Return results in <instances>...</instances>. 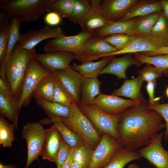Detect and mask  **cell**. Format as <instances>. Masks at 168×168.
Masks as SVG:
<instances>
[{
    "label": "cell",
    "mask_w": 168,
    "mask_h": 168,
    "mask_svg": "<svg viewBox=\"0 0 168 168\" xmlns=\"http://www.w3.org/2000/svg\"><path fill=\"white\" fill-rule=\"evenodd\" d=\"M143 80L139 75L130 80H126L122 86L111 94L129 98L137 102L146 101L141 92Z\"/></svg>",
    "instance_id": "cell-23"
},
{
    "label": "cell",
    "mask_w": 168,
    "mask_h": 168,
    "mask_svg": "<svg viewBox=\"0 0 168 168\" xmlns=\"http://www.w3.org/2000/svg\"><path fill=\"white\" fill-rule=\"evenodd\" d=\"M44 22L49 26H57L62 22V17L57 12L52 11L47 13L44 17Z\"/></svg>",
    "instance_id": "cell-45"
},
{
    "label": "cell",
    "mask_w": 168,
    "mask_h": 168,
    "mask_svg": "<svg viewBox=\"0 0 168 168\" xmlns=\"http://www.w3.org/2000/svg\"><path fill=\"white\" fill-rule=\"evenodd\" d=\"M140 103L132 100L102 93L96 97L92 102L104 111L114 115H119L128 108Z\"/></svg>",
    "instance_id": "cell-14"
},
{
    "label": "cell",
    "mask_w": 168,
    "mask_h": 168,
    "mask_svg": "<svg viewBox=\"0 0 168 168\" xmlns=\"http://www.w3.org/2000/svg\"><path fill=\"white\" fill-rule=\"evenodd\" d=\"M138 18L124 21H109L105 26L96 30L95 34L102 37L116 34L135 35L134 27Z\"/></svg>",
    "instance_id": "cell-24"
},
{
    "label": "cell",
    "mask_w": 168,
    "mask_h": 168,
    "mask_svg": "<svg viewBox=\"0 0 168 168\" xmlns=\"http://www.w3.org/2000/svg\"><path fill=\"white\" fill-rule=\"evenodd\" d=\"M46 114L58 129L63 140L71 148H76L84 143L77 134L69 129L57 116Z\"/></svg>",
    "instance_id": "cell-27"
},
{
    "label": "cell",
    "mask_w": 168,
    "mask_h": 168,
    "mask_svg": "<svg viewBox=\"0 0 168 168\" xmlns=\"http://www.w3.org/2000/svg\"><path fill=\"white\" fill-rule=\"evenodd\" d=\"M162 74H163L165 76L168 77V70L162 73Z\"/></svg>",
    "instance_id": "cell-54"
},
{
    "label": "cell",
    "mask_w": 168,
    "mask_h": 168,
    "mask_svg": "<svg viewBox=\"0 0 168 168\" xmlns=\"http://www.w3.org/2000/svg\"><path fill=\"white\" fill-rule=\"evenodd\" d=\"M35 48L28 50L15 45L6 62V82L13 97L18 100L29 60L36 54Z\"/></svg>",
    "instance_id": "cell-2"
},
{
    "label": "cell",
    "mask_w": 168,
    "mask_h": 168,
    "mask_svg": "<svg viewBox=\"0 0 168 168\" xmlns=\"http://www.w3.org/2000/svg\"><path fill=\"white\" fill-rule=\"evenodd\" d=\"M141 53L148 56H153L160 54H168V46L161 47L154 51L142 52Z\"/></svg>",
    "instance_id": "cell-48"
},
{
    "label": "cell",
    "mask_w": 168,
    "mask_h": 168,
    "mask_svg": "<svg viewBox=\"0 0 168 168\" xmlns=\"http://www.w3.org/2000/svg\"><path fill=\"white\" fill-rule=\"evenodd\" d=\"M165 94L166 96L168 98V86L166 88V91Z\"/></svg>",
    "instance_id": "cell-55"
},
{
    "label": "cell",
    "mask_w": 168,
    "mask_h": 168,
    "mask_svg": "<svg viewBox=\"0 0 168 168\" xmlns=\"http://www.w3.org/2000/svg\"><path fill=\"white\" fill-rule=\"evenodd\" d=\"M161 5L163 12L168 19V0H161Z\"/></svg>",
    "instance_id": "cell-50"
},
{
    "label": "cell",
    "mask_w": 168,
    "mask_h": 168,
    "mask_svg": "<svg viewBox=\"0 0 168 168\" xmlns=\"http://www.w3.org/2000/svg\"><path fill=\"white\" fill-rule=\"evenodd\" d=\"M33 96L37 104L44 110L45 113L64 118L70 117L72 114L73 107L66 106L53 101L45 100L35 93Z\"/></svg>",
    "instance_id": "cell-28"
},
{
    "label": "cell",
    "mask_w": 168,
    "mask_h": 168,
    "mask_svg": "<svg viewBox=\"0 0 168 168\" xmlns=\"http://www.w3.org/2000/svg\"><path fill=\"white\" fill-rule=\"evenodd\" d=\"M54 73L78 105L80 100L83 77L79 72L70 68L67 69L57 70Z\"/></svg>",
    "instance_id": "cell-17"
},
{
    "label": "cell",
    "mask_w": 168,
    "mask_h": 168,
    "mask_svg": "<svg viewBox=\"0 0 168 168\" xmlns=\"http://www.w3.org/2000/svg\"><path fill=\"white\" fill-rule=\"evenodd\" d=\"M141 156L137 151H132L124 147H121L109 162L102 168H124L128 163L139 160Z\"/></svg>",
    "instance_id": "cell-29"
},
{
    "label": "cell",
    "mask_w": 168,
    "mask_h": 168,
    "mask_svg": "<svg viewBox=\"0 0 168 168\" xmlns=\"http://www.w3.org/2000/svg\"><path fill=\"white\" fill-rule=\"evenodd\" d=\"M54 74L44 68L34 57L29 60L26 70L21 94L18 99L21 109L28 105L40 80L45 76Z\"/></svg>",
    "instance_id": "cell-8"
},
{
    "label": "cell",
    "mask_w": 168,
    "mask_h": 168,
    "mask_svg": "<svg viewBox=\"0 0 168 168\" xmlns=\"http://www.w3.org/2000/svg\"><path fill=\"white\" fill-rule=\"evenodd\" d=\"M9 25L6 30L0 31V69L2 70L5 69V60L8 47Z\"/></svg>",
    "instance_id": "cell-42"
},
{
    "label": "cell",
    "mask_w": 168,
    "mask_h": 168,
    "mask_svg": "<svg viewBox=\"0 0 168 168\" xmlns=\"http://www.w3.org/2000/svg\"><path fill=\"white\" fill-rule=\"evenodd\" d=\"M46 129L40 123H27L21 130L22 136L26 141L27 159L25 168H29L32 162L38 160L45 140Z\"/></svg>",
    "instance_id": "cell-7"
},
{
    "label": "cell",
    "mask_w": 168,
    "mask_h": 168,
    "mask_svg": "<svg viewBox=\"0 0 168 168\" xmlns=\"http://www.w3.org/2000/svg\"><path fill=\"white\" fill-rule=\"evenodd\" d=\"M148 105L147 101L142 102L119 115L117 130L123 147L136 151L148 145L166 128L163 117Z\"/></svg>",
    "instance_id": "cell-1"
},
{
    "label": "cell",
    "mask_w": 168,
    "mask_h": 168,
    "mask_svg": "<svg viewBox=\"0 0 168 168\" xmlns=\"http://www.w3.org/2000/svg\"><path fill=\"white\" fill-rule=\"evenodd\" d=\"M91 8L80 21L82 30L95 32L105 26L109 21L103 16L100 6V0H89Z\"/></svg>",
    "instance_id": "cell-18"
},
{
    "label": "cell",
    "mask_w": 168,
    "mask_h": 168,
    "mask_svg": "<svg viewBox=\"0 0 168 168\" xmlns=\"http://www.w3.org/2000/svg\"><path fill=\"white\" fill-rule=\"evenodd\" d=\"M123 147L120 142L108 134L103 133L100 142L93 150L88 168H102L104 167Z\"/></svg>",
    "instance_id": "cell-9"
},
{
    "label": "cell",
    "mask_w": 168,
    "mask_h": 168,
    "mask_svg": "<svg viewBox=\"0 0 168 168\" xmlns=\"http://www.w3.org/2000/svg\"><path fill=\"white\" fill-rule=\"evenodd\" d=\"M156 85V80L147 82L146 86L147 91L149 96V104H152L159 102L160 97L155 98L154 90Z\"/></svg>",
    "instance_id": "cell-46"
},
{
    "label": "cell",
    "mask_w": 168,
    "mask_h": 168,
    "mask_svg": "<svg viewBox=\"0 0 168 168\" xmlns=\"http://www.w3.org/2000/svg\"><path fill=\"white\" fill-rule=\"evenodd\" d=\"M94 150L90 146L85 143L73 149V161L83 168H88Z\"/></svg>",
    "instance_id": "cell-36"
},
{
    "label": "cell",
    "mask_w": 168,
    "mask_h": 168,
    "mask_svg": "<svg viewBox=\"0 0 168 168\" xmlns=\"http://www.w3.org/2000/svg\"><path fill=\"white\" fill-rule=\"evenodd\" d=\"M65 35L60 27L45 26L38 29L29 30L22 34L17 43L21 48L31 50L41 42L48 39H56Z\"/></svg>",
    "instance_id": "cell-11"
},
{
    "label": "cell",
    "mask_w": 168,
    "mask_h": 168,
    "mask_svg": "<svg viewBox=\"0 0 168 168\" xmlns=\"http://www.w3.org/2000/svg\"><path fill=\"white\" fill-rule=\"evenodd\" d=\"M71 150L70 147L62 138L57 156L56 163L57 168H62L67 159Z\"/></svg>",
    "instance_id": "cell-44"
},
{
    "label": "cell",
    "mask_w": 168,
    "mask_h": 168,
    "mask_svg": "<svg viewBox=\"0 0 168 168\" xmlns=\"http://www.w3.org/2000/svg\"><path fill=\"white\" fill-rule=\"evenodd\" d=\"M57 78L54 74L43 78L37 84L34 93L43 100L53 101V96Z\"/></svg>",
    "instance_id": "cell-30"
},
{
    "label": "cell",
    "mask_w": 168,
    "mask_h": 168,
    "mask_svg": "<svg viewBox=\"0 0 168 168\" xmlns=\"http://www.w3.org/2000/svg\"><path fill=\"white\" fill-rule=\"evenodd\" d=\"M101 83L97 78L83 77L80 100L78 105L92 104L95 98L102 94L100 90Z\"/></svg>",
    "instance_id": "cell-26"
},
{
    "label": "cell",
    "mask_w": 168,
    "mask_h": 168,
    "mask_svg": "<svg viewBox=\"0 0 168 168\" xmlns=\"http://www.w3.org/2000/svg\"><path fill=\"white\" fill-rule=\"evenodd\" d=\"M118 51L105 41L103 37L96 34L89 38L83 45L82 63L107 56Z\"/></svg>",
    "instance_id": "cell-12"
},
{
    "label": "cell",
    "mask_w": 168,
    "mask_h": 168,
    "mask_svg": "<svg viewBox=\"0 0 168 168\" xmlns=\"http://www.w3.org/2000/svg\"><path fill=\"white\" fill-rule=\"evenodd\" d=\"M71 168H83L80 165L75 162L73 161L72 163Z\"/></svg>",
    "instance_id": "cell-52"
},
{
    "label": "cell",
    "mask_w": 168,
    "mask_h": 168,
    "mask_svg": "<svg viewBox=\"0 0 168 168\" xmlns=\"http://www.w3.org/2000/svg\"><path fill=\"white\" fill-rule=\"evenodd\" d=\"M62 137L53 124L46 129V136L40 156L44 160L56 163L57 154Z\"/></svg>",
    "instance_id": "cell-20"
},
{
    "label": "cell",
    "mask_w": 168,
    "mask_h": 168,
    "mask_svg": "<svg viewBox=\"0 0 168 168\" xmlns=\"http://www.w3.org/2000/svg\"><path fill=\"white\" fill-rule=\"evenodd\" d=\"M134 58L141 64L146 63L153 65L159 72L163 73L168 70V54L148 56L140 53L134 54Z\"/></svg>",
    "instance_id": "cell-33"
},
{
    "label": "cell",
    "mask_w": 168,
    "mask_h": 168,
    "mask_svg": "<svg viewBox=\"0 0 168 168\" xmlns=\"http://www.w3.org/2000/svg\"><path fill=\"white\" fill-rule=\"evenodd\" d=\"M113 56L104 57L96 62L90 61L81 64H73L70 68L79 72L84 78H97L102 70L114 58Z\"/></svg>",
    "instance_id": "cell-25"
},
{
    "label": "cell",
    "mask_w": 168,
    "mask_h": 168,
    "mask_svg": "<svg viewBox=\"0 0 168 168\" xmlns=\"http://www.w3.org/2000/svg\"><path fill=\"white\" fill-rule=\"evenodd\" d=\"M164 133H159L147 145L137 151L141 156L156 168H168V151L164 148L161 141Z\"/></svg>",
    "instance_id": "cell-10"
},
{
    "label": "cell",
    "mask_w": 168,
    "mask_h": 168,
    "mask_svg": "<svg viewBox=\"0 0 168 168\" xmlns=\"http://www.w3.org/2000/svg\"><path fill=\"white\" fill-rule=\"evenodd\" d=\"M91 7L89 0H76L72 13L68 20L74 24H79Z\"/></svg>",
    "instance_id": "cell-39"
},
{
    "label": "cell",
    "mask_w": 168,
    "mask_h": 168,
    "mask_svg": "<svg viewBox=\"0 0 168 168\" xmlns=\"http://www.w3.org/2000/svg\"><path fill=\"white\" fill-rule=\"evenodd\" d=\"M159 12L152 13L138 17L134 27L135 35H149L157 21Z\"/></svg>",
    "instance_id": "cell-32"
},
{
    "label": "cell",
    "mask_w": 168,
    "mask_h": 168,
    "mask_svg": "<svg viewBox=\"0 0 168 168\" xmlns=\"http://www.w3.org/2000/svg\"><path fill=\"white\" fill-rule=\"evenodd\" d=\"M167 139L168 140V139Z\"/></svg>",
    "instance_id": "cell-56"
},
{
    "label": "cell",
    "mask_w": 168,
    "mask_h": 168,
    "mask_svg": "<svg viewBox=\"0 0 168 168\" xmlns=\"http://www.w3.org/2000/svg\"><path fill=\"white\" fill-rule=\"evenodd\" d=\"M73 149L71 148L69 156L67 159L63 164L62 168H71L72 163L73 161Z\"/></svg>",
    "instance_id": "cell-49"
},
{
    "label": "cell",
    "mask_w": 168,
    "mask_h": 168,
    "mask_svg": "<svg viewBox=\"0 0 168 168\" xmlns=\"http://www.w3.org/2000/svg\"><path fill=\"white\" fill-rule=\"evenodd\" d=\"M104 40L118 51L124 49L136 39V35L116 34L103 37Z\"/></svg>",
    "instance_id": "cell-37"
},
{
    "label": "cell",
    "mask_w": 168,
    "mask_h": 168,
    "mask_svg": "<svg viewBox=\"0 0 168 168\" xmlns=\"http://www.w3.org/2000/svg\"><path fill=\"white\" fill-rule=\"evenodd\" d=\"M96 35L95 32L82 30L76 35H66L48 40L43 46L46 53L58 51L72 53L76 59L82 61L83 56V47L86 41Z\"/></svg>",
    "instance_id": "cell-5"
},
{
    "label": "cell",
    "mask_w": 168,
    "mask_h": 168,
    "mask_svg": "<svg viewBox=\"0 0 168 168\" xmlns=\"http://www.w3.org/2000/svg\"><path fill=\"white\" fill-rule=\"evenodd\" d=\"M56 0H10L0 2L1 11L18 15L21 22L37 20L45 12L53 11Z\"/></svg>",
    "instance_id": "cell-3"
},
{
    "label": "cell",
    "mask_w": 168,
    "mask_h": 168,
    "mask_svg": "<svg viewBox=\"0 0 168 168\" xmlns=\"http://www.w3.org/2000/svg\"><path fill=\"white\" fill-rule=\"evenodd\" d=\"M12 16L2 11L0 12V31L4 30L7 29Z\"/></svg>",
    "instance_id": "cell-47"
},
{
    "label": "cell",
    "mask_w": 168,
    "mask_h": 168,
    "mask_svg": "<svg viewBox=\"0 0 168 168\" xmlns=\"http://www.w3.org/2000/svg\"><path fill=\"white\" fill-rule=\"evenodd\" d=\"M136 39L125 48L108 55V56L125 54L141 53L155 50L168 46V41L149 35H137Z\"/></svg>",
    "instance_id": "cell-16"
},
{
    "label": "cell",
    "mask_w": 168,
    "mask_h": 168,
    "mask_svg": "<svg viewBox=\"0 0 168 168\" xmlns=\"http://www.w3.org/2000/svg\"><path fill=\"white\" fill-rule=\"evenodd\" d=\"M20 108L18 100L12 95L7 82L0 78V114L18 127V120Z\"/></svg>",
    "instance_id": "cell-13"
},
{
    "label": "cell",
    "mask_w": 168,
    "mask_h": 168,
    "mask_svg": "<svg viewBox=\"0 0 168 168\" xmlns=\"http://www.w3.org/2000/svg\"><path fill=\"white\" fill-rule=\"evenodd\" d=\"M81 111L99 132L106 133L119 142L117 130L119 115H114L104 111L93 104L79 105Z\"/></svg>",
    "instance_id": "cell-6"
},
{
    "label": "cell",
    "mask_w": 168,
    "mask_h": 168,
    "mask_svg": "<svg viewBox=\"0 0 168 168\" xmlns=\"http://www.w3.org/2000/svg\"><path fill=\"white\" fill-rule=\"evenodd\" d=\"M21 23L17 15L12 16L9 25L8 33V47L5 63L16 44L19 42L22 34L20 32V26Z\"/></svg>",
    "instance_id": "cell-31"
},
{
    "label": "cell",
    "mask_w": 168,
    "mask_h": 168,
    "mask_svg": "<svg viewBox=\"0 0 168 168\" xmlns=\"http://www.w3.org/2000/svg\"><path fill=\"white\" fill-rule=\"evenodd\" d=\"M34 58L44 68L54 73L57 70L69 68L71 62L76 59L73 53L67 51L36 54Z\"/></svg>",
    "instance_id": "cell-15"
},
{
    "label": "cell",
    "mask_w": 168,
    "mask_h": 168,
    "mask_svg": "<svg viewBox=\"0 0 168 168\" xmlns=\"http://www.w3.org/2000/svg\"><path fill=\"white\" fill-rule=\"evenodd\" d=\"M140 62L133 57L132 54H128L122 57L114 58L102 70L100 74H109L117 76L118 80L126 79V71L132 65L139 66Z\"/></svg>",
    "instance_id": "cell-22"
},
{
    "label": "cell",
    "mask_w": 168,
    "mask_h": 168,
    "mask_svg": "<svg viewBox=\"0 0 168 168\" xmlns=\"http://www.w3.org/2000/svg\"><path fill=\"white\" fill-rule=\"evenodd\" d=\"M0 168H17V166L15 164H7L6 165L0 162Z\"/></svg>",
    "instance_id": "cell-51"
},
{
    "label": "cell",
    "mask_w": 168,
    "mask_h": 168,
    "mask_svg": "<svg viewBox=\"0 0 168 168\" xmlns=\"http://www.w3.org/2000/svg\"><path fill=\"white\" fill-rule=\"evenodd\" d=\"M148 107L158 113L163 118L166 125L164 134V137L168 138V103L160 104L158 102L152 104H148Z\"/></svg>",
    "instance_id": "cell-43"
},
{
    "label": "cell",
    "mask_w": 168,
    "mask_h": 168,
    "mask_svg": "<svg viewBox=\"0 0 168 168\" xmlns=\"http://www.w3.org/2000/svg\"><path fill=\"white\" fill-rule=\"evenodd\" d=\"M148 35L168 41V19L163 11L159 12L157 21Z\"/></svg>",
    "instance_id": "cell-38"
},
{
    "label": "cell",
    "mask_w": 168,
    "mask_h": 168,
    "mask_svg": "<svg viewBox=\"0 0 168 168\" xmlns=\"http://www.w3.org/2000/svg\"><path fill=\"white\" fill-rule=\"evenodd\" d=\"M143 81L148 82L162 77V73L159 72L154 66L147 64L138 71Z\"/></svg>",
    "instance_id": "cell-41"
},
{
    "label": "cell",
    "mask_w": 168,
    "mask_h": 168,
    "mask_svg": "<svg viewBox=\"0 0 168 168\" xmlns=\"http://www.w3.org/2000/svg\"><path fill=\"white\" fill-rule=\"evenodd\" d=\"M57 117L69 129L77 134L85 144L93 150L95 149L102 136L81 111L78 105L73 107L72 114L70 117Z\"/></svg>",
    "instance_id": "cell-4"
},
{
    "label": "cell",
    "mask_w": 168,
    "mask_h": 168,
    "mask_svg": "<svg viewBox=\"0 0 168 168\" xmlns=\"http://www.w3.org/2000/svg\"><path fill=\"white\" fill-rule=\"evenodd\" d=\"M137 0H100V4L102 15L108 21H119Z\"/></svg>",
    "instance_id": "cell-19"
},
{
    "label": "cell",
    "mask_w": 168,
    "mask_h": 168,
    "mask_svg": "<svg viewBox=\"0 0 168 168\" xmlns=\"http://www.w3.org/2000/svg\"><path fill=\"white\" fill-rule=\"evenodd\" d=\"M161 1L138 0L119 21H124L149 14L162 12Z\"/></svg>",
    "instance_id": "cell-21"
},
{
    "label": "cell",
    "mask_w": 168,
    "mask_h": 168,
    "mask_svg": "<svg viewBox=\"0 0 168 168\" xmlns=\"http://www.w3.org/2000/svg\"><path fill=\"white\" fill-rule=\"evenodd\" d=\"M53 101L71 107L77 105L72 96L58 78L55 83Z\"/></svg>",
    "instance_id": "cell-35"
},
{
    "label": "cell",
    "mask_w": 168,
    "mask_h": 168,
    "mask_svg": "<svg viewBox=\"0 0 168 168\" xmlns=\"http://www.w3.org/2000/svg\"><path fill=\"white\" fill-rule=\"evenodd\" d=\"M127 168H140L136 164H133L129 165Z\"/></svg>",
    "instance_id": "cell-53"
},
{
    "label": "cell",
    "mask_w": 168,
    "mask_h": 168,
    "mask_svg": "<svg viewBox=\"0 0 168 168\" xmlns=\"http://www.w3.org/2000/svg\"><path fill=\"white\" fill-rule=\"evenodd\" d=\"M15 128L5 117L0 116V144L4 147H10L15 140L14 133Z\"/></svg>",
    "instance_id": "cell-34"
},
{
    "label": "cell",
    "mask_w": 168,
    "mask_h": 168,
    "mask_svg": "<svg viewBox=\"0 0 168 168\" xmlns=\"http://www.w3.org/2000/svg\"><path fill=\"white\" fill-rule=\"evenodd\" d=\"M76 0H56L53 5V11L63 18L69 19L72 13Z\"/></svg>",
    "instance_id": "cell-40"
}]
</instances>
